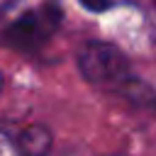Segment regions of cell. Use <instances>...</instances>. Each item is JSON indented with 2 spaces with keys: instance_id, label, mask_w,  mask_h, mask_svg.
Returning <instances> with one entry per match:
<instances>
[{
  "instance_id": "1",
  "label": "cell",
  "mask_w": 156,
  "mask_h": 156,
  "mask_svg": "<svg viewBox=\"0 0 156 156\" xmlns=\"http://www.w3.org/2000/svg\"><path fill=\"white\" fill-rule=\"evenodd\" d=\"M76 63H78L80 76L88 83L100 85V88H110V90H115L132 73L127 56L115 44H107V41L83 44L76 54Z\"/></svg>"
},
{
  "instance_id": "4",
  "label": "cell",
  "mask_w": 156,
  "mask_h": 156,
  "mask_svg": "<svg viewBox=\"0 0 156 156\" xmlns=\"http://www.w3.org/2000/svg\"><path fill=\"white\" fill-rule=\"evenodd\" d=\"M22 156H49L51 151V132L44 124H29L17 136Z\"/></svg>"
},
{
  "instance_id": "6",
  "label": "cell",
  "mask_w": 156,
  "mask_h": 156,
  "mask_svg": "<svg viewBox=\"0 0 156 156\" xmlns=\"http://www.w3.org/2000/svg\"><path fill=\"white\" fill-rule=\"evenodd\" d=\"M80 5L90 12H102V10L110 7V0H80Z\"/></svg>"
},
{
  "instance_id": "7",
  "label": "cell",
  "mask_w": 156,
  "mask_h": 156,
  "mask_svg": "<svg viewBox=\"0 0 156 156\" xmlns=\"http://www.w3.org/2000/svg\"><path fill=\"white\" fill-rule=\"evenodd\" d=\"M0 90H2V73H0Z\"/></svg>"
},
{
  "instance_id": "2",
  "label": "cell",
  "mask_w": 156,
  "mask_h": 156,
  "mask_svg": "<svg viewBox=\"0 0 156 156\" xmlns=\"http://www.w3.org/2000/svg\"><path fill=\"white\" fill-rule=\"evenodd\" d=\"M58 24H61L58 5L44 2L39 7L24 10L5 29V41L17 51H34L41 44H46V39H51V34L58 29Z\"/></svg>"
},
{
  "instance_id": "5",
  "label": "cell",
  "mask_w": 156,
  "mask_h": 156,
  "mask_svg": "<svg viewBox=\"0 0 156 156\" xmlns=\"http://www.w3.org/2000/svg\"><path fill=\"white\" fill-rule=\"evenodd\" d=\"M0 156H22L17 136L7 127H2V124H0Z\"/></svg>"
},
{
  "instance_id": "3",
  "label": "cell",
  "mask_w": 156,
  "mask_h": 156,
  "mask_svg": "<svg viewBox=\"0 0 156 156\" xmlns=\"http://www.w3.org/2000/svg\"><path fill=\"white\" fill-rule=\"evenodd\" d=\"M112 93H117L119 98H124L127 102H132L134 107H141V110H156V90L141 80L136 73H129Z\"/></svg>"
},
{
  "instance_id": "8",
  "label": "cell",
  "mask_w": 156,
  "mask_h": 156,
  "mask_svg": "<svg viewBox=\"0 0 156 156\" xmlns=\"http://www.w3.org/2000/svg\"><path fill=\"white\" fill-rule=\"evenodd\" d=\"M154 2H156V0H154Z\"/></svg>"
}]
</instances>
